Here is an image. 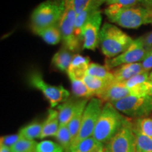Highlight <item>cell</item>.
<instances>
[{"label": "cell", "mask_w": 152, "mask_h": 152, "mask_svg": "<svg viewBox=\"0 0 152 152\" xmlns=\"http://www.w3.org/2000/svg\"><path fill=\"white\" fill-rule=\"evenodd\" d=\"M134 42L130 36L118 26L105 23L100 30L99 45L103 54L112 58L126 51Z\"/></svg>", "instance_id": "cell-1"}, {"label": "cell", "mask_w": 152, "mask_h": 152, "mask_svg": "<svg viewBox=\"0 0 152 152\" xmlns=\"http://www.w3.org/2000/svg\"><path fill=\"white\" fill-rule=\"evenodd\" d=\"M125 120L113 104L106 102L102 108L92 136L101 143H107L120 130Z\"/></svg>", "instance_id": "cell-2"}, {"label": "cell", "mask_w": 152, "mask_h": 152, "mask_svg": "<svg viewBox=\"0 0 152 152\" xmlns=\"http://www.w3.org/2000/svg\"><path fill=\"white\" fill-rule=\"evenodd\" d=\"M64 5V12L58 23L64 46L71 52L78 50L81 41L75 34V22L77 14L73 0H61Z\"/></svg>", "instance_id": "cell-3"}, {"label": "cell", "mask_w": 152, "mask_h": 152, "mask_svg": "<svg viewBox=\"0 0 152 152\" xmlns=\"http://www.w3.org/2000/svg\"><path fill=\"white\" fill-rule=\"evenodd\" d=\"M61 1L47 0L41 3L35 9L31 15L33 30L40 29L56 25L64 12Z\"/></svg>", "instance_id": "cell-4"}, {"label": "cell", "mask_w": 152, "mask_h": 152, "mask_svg": "<svg viewBox=\"0 0 152 152\" xmlns=\"http://www.w3.org/2000/svg\"><path fill=\"white\" fill-rule=\"evenodd\" d=\"M109 19L112 23L128 29H137L144 25L152 24L151 11L143 7L123 8Z\"/></svg>", "instance_id": "cell-5"}, {"label": "cell", "mask_w": 152, "mask_h": 152, "mask_svg": "<svg viewBox=\"0 0 152 152\" xmlns=\"http://www.w3.org/2000/svg\"><path fill=\"white\" fill-rule=\"evenodd\" d=\"M118 111L128 116L144 118L152 112V96H129L111 102Z\"/></svg>", "instance_id": "cell-6"}, {"label": "cell", "mask_w": 152, "mask_h": 152, "mask_svg": "<svg viewBox=\"0 0 152 152\" xmlns=\"http://www.w3.org/2000/svg\"><path fill=\"white\" fill-rule=\"evenodd\" d=\"M103 106V101L97 97H93L89 101L83 113L79 132L74 141L72 142L71 149L85 139L93 135V132Z\"/></svg>", "instance_id": "cell-7"}, {"label": "cell", "mask_w": 152, "mask_h": 152, "mask_svg": "<svg viewBox=\"0 0 152 152\" xmlns=\"http://www.w3.org/2000/svg\"><path fill=\"white\" fill-rule=\"evenodd\" d=\"M28 83L30 86L41 91L50 104L51 108H54L68 99L70 92L62 85L54 86L47 83L42 75L39 71L31 72L28 75Z\"/></svg>", "instance_id": "cell-8"}, {"label": "cell", "mask_w": 152, "mask_h": 152, "mask_svg": "<svg viewBox=\"0 0 152 152\" xmlns=\"http://www.w3.org/2000/svg\"><path fill=\"white\" fill-rule=\"evenodd\" d=\"M104 152H137L132 123L125 120L115 136L106 144Z\"/></svg>", "instance_id": "cell-9"}, {"label": "cell", "mask_w": 152, "mask_h": 152, "mask_svg": "<svg viewBox=\"0 0 152 152\" xmlns=\"http://www.w3.org/2000/svg\"><path fill=\"white\" fill-rule=\"evenodd\" d=\"M149 51L144 47L140 37L134 39L131 46L118 56L112 58H106L105 66L111 70L125 64L142 62L148 54Z\"/></svg>", "instance_id": "cell-10"}, {"label": "cell", "mask_w": 152, "mask_h": 152, "mask_svg": "<svg viewBox=\"0 0 152 152\" xmlns=\"http://www.w3.org/2000/svg\"><path fill=\"white\" fill-rule=\"evenodd\" d=\"M102 21V12L99 10L83 25L81 29V40L84 49L95 50L97 48L99 45Z\"/></svg>", "instance_id": "cell-11"}, {"label": "cell", "mask_w": 152, "mask_h": 152, "mask_svg": "<svg viewBox=\"0 0 152 152\" xmlns=\"http://www.w3.org/2000/svg\"><path fill=\"white\" fill-rule=\"evenodd\" d=\"M145 90L141 86H136L132 88H128L123 83H112L106 89L96 97L103 102H116L129 96H145Z\"/></svg>", "instance_id": "cell-12"}, {"label": "cell", "mask_w": 152, "mask_h": 152, "mask_svg": "<svg viewBox=\"0 0 152 152\" xmlns=\"http://www.w3.org/2000/svg\"><path fill=\"white\" fill-rule=\"evenodd\" d=\"M145 72L142 67V62L125 64L113 70L114 83H123L138 74Z\"/></svg>", "instance_id": "cell-13"}, {"label": "cell", "mask_w": 152, "mask_h": 152, "mask_svg": "<svg viewBox=\"0 0 152 152\" xmlns=\"http://www.w3.org/2000/svg\"><path fill=\"white\" fill-rule=\"evenodd\" d=\"M102 4V2L100 0H93L84 10L77 15L75 22V34L81 42V29L83 25L99 11V7Z\"/></svg>", "instance_id": "cell-14"}, {"label": "cell", "mask_w": 152, "mask_h": 152, "mask_svg": "<svg viewBox=\"0 0 152 152\" xmlns=\"http://www.w3.org/2000/svg\"><path fill=\"white\" fill-rule=\"evenodd\" d=\"M90 64L88 57L81 56L80 54L74 55L73 60L66 73L68 77H77L83 79L87 75V71Z\"/></svg>", "instance_id": "cell-15"}, {"label": "cell", "mask_w": 152, "mask_h": 152, "mask_svg": "<svg viewBox=\"0 0 152 152\" xmlns=\"http://www.w3.org/2000/svg\"><path fill=\"white\" fill-rule=\"evenodd\" d=\"M88 102H89L87 99H83L79 100L75 111L74 112L71 121L68 123V127L71 134L72 142L74 141V140L76 138L77 134H78L80 128L82 120H83V113H84L85 109Z\"/></svg>", "instance_id": "cell-16"}, {"label": "cell", "mask_w": 152, "mask_h": 152, "mask_svg": "<svg viewBox=\"0 0 152 152\" xmlns=\"http://www.w3.org/2000/svg\"><path fill=\"white\" fill-rule=\"evenodd\" d=\"M59 126L58 111L54 109H49L47 118L43 122L42 130L39 139L56 136Z\"/></svg>", "instance_id": "cell-17"}, {"label": "cell", "mask_w": 152, "mask_h": 152, "mask_svg": "<svg viewBox=\"0 0 152 152\" xmlns=\"http://www.w3.org/2000/svg\"><path fill=\"white\" fill-rule=\"evenodd\" d=\"M79 100L68 99L58 106L60 125H68L75 112Z\"/></svg>", "instance_id": "cell-18"}, {"label": "cell", "mask_w": 152, "mask_h": 152, "mask_svg": "<svg viewBox=\"0 0 152 152\" xmlns=\"http://www.w3.org/2000/svg\"><path fill=\"white\" fill-rule=\"evenodd\" d=\"M33 31L49 45H57L62 39L61 33L57 24L47 28L34 30Z\"/></svg>", "instance_id": "cell-19"}, {"label": "cell", "mask_w": 152, "mask_h": 152, "mask_svg": "<svg viewBox=\"0 0 152 152\" xmlns=\"http://www.w3.org/2000/svg\"><path fill=\"white\" fill-rule=\"evenodd\" d=\"M73 56L74 55L72 54L71 51L66 47H64L54 55L52 58V63L58 70L67 72Z\"/></svg>", "instance_id": "cell-20"}, {"label": "cell", "mask_w": 152, "mask_h": 152, "mask_svg": "<svg viewBox=\"0 0 152 152\" xmlns=\"http://www.w3.org/2000/svg\"><path fill=\"white\" fill-rule=\"evenodd\" d=\"M87 75L104 80L112 83L114 82V76L111 71H110L105 66H102L96 63H90Z\"/></svg>", "instance_id": "cell-21"}, {"label": "cell", "mask_w": 152, "mask_h": 152, "mask_svg": "<svg viewBox=\"0 0 152 152\" xmlns=\"http://www.w3.org/2000/svg\"><path fill=\"white\" fill-rule=\"evenodd\" d=\"M103 149V144L92 136L80 142L75 147L72 148L69 152H98Z\"/></svg>", "instance_id": "cell-22"}, {"label": "cell", "mask_w": 152, "mask_h": 152, "mask_svg": "<svg viewBox=\"0 0 152 152\" xmlns=\"http://www.w3.org/2000/svg\"><path fill=\"white\" fill-rule=\"evenodd\" d=\"M83 80L88 87L89 90L96 96L103 92L106 89V87L111 84L109 82L89 75H85L83 78Z\"/></svg>", "instance_id": "cell-23"}, {"label": "cell", "mask_w": 152, "mask_h": 152, "mask_svg": "<svg viewBox=\"0 0 152 152\" xmlns=\"http://www.w3.org/2000/svg\"><path fill=\"white\" fill-rule=\"evenodd\" d=\"M68 77L71 82L72 92L75 96L79 98L88 99L92 97V96H94V94L89 90L88 87L85 85L83 79L77 78V77H71V76Z\"/></svg>", "instance_id": "cell-24"}, {"label": "cell", "mask_w": 152, "mask_h": 152, "mask_svg": "<svg viewBox=\"0 0 152 152\" xmlns=\"http://www.w3.org/2000/svg\"><path fill=\"white\" fill-rule=\"evenodd\" d=\"M42 127L43 123L35 121L22 128L18 133L23 137L33 140L35 138H39L42 130Z\"/></svg>", "instance_id": "cell-25"}, {"label": "cell", "mask_w": 152, "mask_h": 152, "mask_svg": "<svg viewBox=\"0 0 152 152\" xmlns=\"http://www.w3.org/2000/svg\"><path fill=\"white\" fill-rule=\"evenodd\" d=\"M55 137L64 150H65L66 152H69L72 144V137L68 125H60Z\"/></svg>", "instance_id": "cell-26"}, {"label": "cell", "mask_w": 152, "mask_h": 152, "mask_svg": "<svg viewBox=\"0 0 152 152\" xmlns=\"http://www.w3.org/2000/svg\"><path fill=\"white\" fill-rule=\"evenodd\" d=\"M37 144L35 140L22 137L11 148L12 152H37Z\"/></svg>", "instance_id": "cell-27"}, {"label": "cell", "mask_w": 152, "mask_h": 152, "mask_svg": "<svg viewBox=\"0 0 152 152\" xmlns=\"http://www.w3.org/2000/svg\"><path fill=\"white\" fill-rule=\"evenodd\" d=\"M133 128L144 135L152 139V118L144 117L136 120Z\"/></svg>", "instance_id": "cell-28"}, {"label": "cell", "mask_w": 152, "mask_h": 152, "mask_svg": "<svg viewBox=\"0 0 152 152\" xmlns=\"http://www.w3.org/2000/svg\"><path fill=\"white\" fill-rule=\"evenodd\" d=\"M136 137L137 152H152V139L142 134L133 128Z\"/></svg>", "instance_id": "cell-29"}, {"label": "cell", "mask_w": 152, "mask_h": 152, "mask_svg": "<svg viewBox=\"0 0 152 152\" xmlns=\"http://www.w3.org/2000/svg\"><path fill=\"white\" fill-rule=\"evenodd\" d=\"M37 152H64L60 144L50 140H44L38 143Z\"/></svg>", "instance_id": "cell-30"}, {"label": "cell", "mask_w": 152, "mask_h": 152, "mask_svg": "<svg viewBox=\"0 0 152 152\" xmlns=\"http://www.w3.org/2000/svg\"><path fill=\"white\" fill-rule=\"evenodd\" d=\"M149 71H145L137 75L132 78L129 79L128 80L123 83L125 86L128 88H132V87L137 86V85H141L142 83H146V82L149 81Z\"/></svg>", "instance_id": "cell-31"}, {"label": "cell", "mask_w": 152, "mask_h": 152, "mask_svg": "<svg viewBox=\"0 0 152 152\" xmlns=\"http://www.w3.org/2000/svg\"><path fill=\"white\" fill-rule=\"evenodd\" d=\"M21 137L22 136L19 133L16 134H11V135L3 136L1 137L0 145L11 148Z\"/></svg>", "instance_id": "cell-32"}, {"label": "cell", "mask_w": 152, "mask_h": 152, "mask_svg": "<svg viewBox=\"0 0 152 152\" xmlns=\"http://www.w3.org/2000/svg\"><path fill=\"white\" fill-rule=\"evenodd\" d=\"M140 0H107L106 1L107 4H115L121 8H129L135 6L140 3Z\"/></svg>", "instance_id": "cell-33"}, {"label": "cell", "mask_w": 152, "mask_h": 152, "mask_svg": "<svg viewBox=\"0 0 152 152\" xmlns=\"http://www.w3.org/2000/svg\"><path fill=\"white\" fill-rule=\"evenodd\" d=\"M74 8H75L76 14H79L82 12L93 0H73Z\"/></svg>", "instance_id": "cell-34"}, {"label": "cell", "mask_w": 152, "mask_h": 152, "mask_svg": "<svg viewBox=\"0 0 152 152\" xmlns=\"http://www.w3.org/2000/svg\"><path fill=\"white\" fill-rule=\"evenodd\" d=\"M142 64L144 71H149L152 69V49L149 51L147 57L142 62Z\"/></svg>", "instance_id": "cell-35"}, {"label": "cell", "mask_w": 152, "mask_h": 152, "mask_svg": "<svg viewBox=\"0 0 152 152\" xmlns=\"http://www.w3.org/2000/svg\"><path fill=\"white\" fill-rule=\"evenodd\" d=\"M140 38L142 39V42H143L145 48L147 49L148 51L151 50L152 49V32L142 35V37H140Z\"/></svg>", "instance_id": "cell-36"}, {"label": "cell", "mask_w": 152, "mask_h": 152, "mask_svg": "<svg viewBox=\"0 0 152 152\" xmlns=\"http://www.w3.org/2000/svg\"><path fill=\"white\" fill-rule=\"evenodd\" d=\"M140 3L144 8L151 10L152 9V0H140Z\"/></svg>", "instance_id": "cell-37"}, {"label": "cell", "mask_w": 152, "mask_h": 152, "mask_svg": "<svg viewBox=\"0 0 152 152\" xmlns=\"http://www.w3.org/2000/svg\"><path fill=\"white\" fill-rule=\"evenodd\" d=\"M0 152H12L11 148L4 147L3 145H0Z\"/></svg>", "instance_id": "cell-38"}, {"label": "cell", "mask_w": 152, "mask_h": 152, "mask_svg": "<svg viewBox=\"0 0 152 152\" xmlns=\"http://www.w3.org/2000/svg\"><path fill=\"white\" fill-rule=\"evenodd\" d=\"M149 79H150V80L152 82V71L149 74Z\"/></svg>", "instance_id": "cell-39"}, {"label": "cell", "mask_w": 152, "mask_h": 152, "mask_svg": "<svg viewBox=\"0 0 152 152\" xmlns=\"http://www.w3.org/2000/svg\"><path fill=\"white\" fill-rule=\"evenodd\" d=\"M100 1H102V4H103L104 2H106V1H107V0H100Z\"/></svg>", "instance_id": "cell-40"}, {"label": "cell", "mask_w": 152, "mask_h": 152, "mask_svg": "<svg viewBox=\"0 0 152 152\" xmlns=\"http://www.w3.org/2000/svg\"><path fill=\"white\" fill-rule=\"evenodd\" d=\"M149 95H151V96H152V90H151V92H150Z\"/></svg>", "instance_id": "cell-41"}, {"label": "cell", "mask_w": 152, "mask_h": 152, "mask_svg": "<svg viewBox=\"0 0 152 152\" xmlns=\"http://www.w3.org/2000/svg\"><path fill=\"white\" fill-rule=\"evenodd\" d=\"M98 152H104L103 150H101V151H98Z\"/></svg>", "instance_id": "cell-42"}, {"label": "cell", "mask_w": 152, "mask_h": 152, "mask_svg": "<svg viewBox=\"0 0 152 152\" xmlns=\"http://www.w3.org/2000/svg\"><path fill=\"white\" fill-rule=\"evenodd\" d=\"M150 11H151V15H152V9H151V10H150Z\"/></svg>", "instance_id": "cell-43"}]
</instances>
